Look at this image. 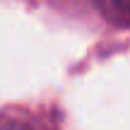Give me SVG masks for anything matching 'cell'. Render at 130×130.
<instances>
[{
    "label": "cell",
    "instance_id": "1",
    "mask_svg": "<svg viewBox=\"0 0 130 130\" xmlns=\"http://www.w3.org/2000/svg\"><path fill=\"white\" fill-rule=\"evenodd\" d=\"M96 10L118 27H130V0H92Z\"/></svg>",
    "mask_w": 130,
    "mask_h": 130
},
{
    "label": "cell",
    "instance_id": "2",
    "mask_svg": "<svg viewBox=\"0 0 130 130\" xmlns=\"http://www.w3.org/2000/svg\"><path fill=\"white\" fill-rule=\"evenodd\" d=\"M0 130H31L24 123H0Z\"/></svg>",
    "mask_w": 130,
    "mask_h": 130
}]
</instances>
